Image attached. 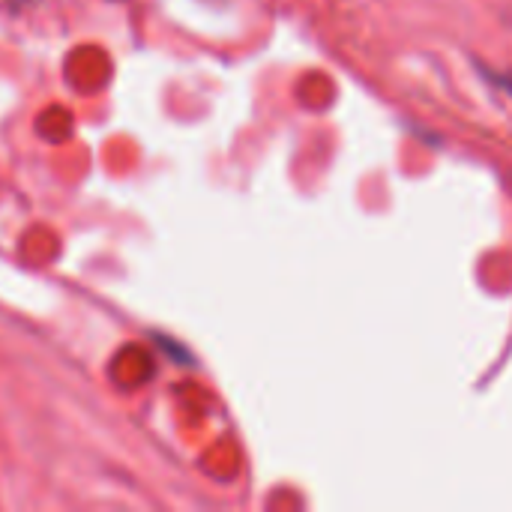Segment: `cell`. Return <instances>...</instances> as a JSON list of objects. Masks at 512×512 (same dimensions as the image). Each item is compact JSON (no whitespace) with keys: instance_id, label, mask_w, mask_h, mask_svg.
<instances>
[{"instance_id":"1","label":"cell","mask_w":512,"mask_h":512,"mask_svg":"<svg viewBox=\"0 0 512 512\" xmlns=\"http://www.w3.org/2000/svg\"><path fill=\"white\" fill-rule=\"evenodd\" d=\"M498 84H501V87H507V90H510V93H512V75H507V78H501Z\"/></svg>"}]
</instances>
